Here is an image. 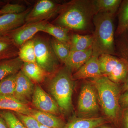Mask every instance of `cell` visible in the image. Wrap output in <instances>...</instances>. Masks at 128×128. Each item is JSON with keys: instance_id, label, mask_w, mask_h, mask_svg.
I'll list each match as a JSON object with an SVG mask.
<instances>
[{"instance_id": "2", "label": "cell", "mask_w": 128, "mask_h": 128, "mask_svg": "<svg viewBox=\"0 0 128 128\" xmlns=\"http://www.w3.org/2000/svg\"><path fill=\"white\" fill-rule=\"evenodd\" d=\"M114 16L112 13L102 12H98L94 16L92 56L99 57L103 54L116 55L113 22Z\"/></svg>"}, {"instance_id": "4", "label": "cell", "mask_w": 128, "mask_h": 128, "mask_svg": "<svg viewBox=\"0 0 128 128\" xmlns=\"http://www.w3.org/2000/svg\"><path fill=\"white\" fill-rule=\"evenodd\" d=\"M49 83L50 91L60 109L65 112L72 108L73 80L66 67L57 70Z\"/></svg>"}, {"instance_id": "20", "label": "cell", "mask_w": 128, "mask_h": 128, "mask_svg": "<svg viewBox=\"0 0 128 128\" xmlns=\"http://www.w3.org/2000/svg\"><path fill=\"white\" fill-rule=\"evenodd\" d=\"M19 48L8 35L0 36V61L18 56Z\"/></svg>"}, {"instance_id": "26", "label": "cell", "mask_w": 128, "mask_h": 128, "mask_svg": "<svg viewBox=\"0 0 128 128\" xmlns=\"http://www.w3.org/2000/svg\"><path fill=\"white\" fill-rule=\"evenodd\" d=\"M51 46L59 61L64 63L70 52V45L53 38L50 40Z\"/></svg>"}, {"instance_id": "16", "label": "cell", "mask_w": 128, "mask_h": 128, "mask_svg": "<svg viewBox=\"0 0 128 128\" xmlns=\"http://www.w3.org/2000/svg\"><path fill=\"white\" fill-rule=\"evenodd\" d=\"M30 116L39 124L48 127L63 128L66 124L61 118L56 115L39 110L32 109Z\"/></svg>"}, {"instance_id": "12", "label": "cell", "mask_w": 128, "mask_h": 128, "mask_svg": "<svg viewBox=\"0 0 128 128\" xmlns=\"http://www.w3.org/2000/svg\"><path fill=\"white\" fill-rule=\"evenodd\" d=\"M31 8L19 14H3L0 16V36L7 35L25 23V18Z\"/></svg>"}, {"instance_id": "21", "label": "cell", "mask_w": 128, "mask_h": 128, "mask_svg": "<svg viewBox=\"0 0 128 128\" xmlns=\"http://www.w3.org/2000/svg\"><path fill=\"white\" fill-rule=\"evenodd\" d=\"M21 70L33 82H43L48 74L36 63H24Z\"/></svg>"}, {"instance_id": "18", "label": "cell", "mask_w": 128, "mask_h": 128, "mask_svg": "<svg viewBox=\"0 0 128 128\" xmlns=\"http://www.w3.org/2000/svg\"><path fill=\"white\" fill-rule=\"evenodd\" d=\"M23 64L18 56L0 61V81L18 73L22 69Z\"/></svg>"}, {"instance_id": "22", "label": "cell", "mask_w": 128, "mask_h": 128, "mask_svg": "<svg viewBox=\"0 0 128 128\" xmlns=\"http://www.w3.org/2000/svg\"><path fill=\"white\" fill-rule=\"evenodd\" d=\"M93 34H73L71 36L70 51H81L92 48L93 43Z\"/></svg>"}, {"instance_id": "29", "label": "cell", "mask_w": 128, "mask_h": 128, "mask_svg": "<svg viewBox=\"0 0 128 128\" xmlns=\"http://www.w3.org/2000/svg\"><path fill=\"white\" fill-rule=\"evenodd\" d=\"M0 116L5 120L9 128H26L14 112L0 110Z\"/></svg>"}, {"instance_id": "28", "label": "cell", "mask_w": 128, "mask_h": 128, "mask_svg": "<svg viewBox=\"0 0 128 128\" xmlns=\"http://www.w3.org/2000/svg\"><path fill=\"white\" fill-rule=\"evenodd\" d=\"M16 74L9 76L0 81V96H14Z\"/></svg>"}, {"instance_id": "15", "label": "cell", "mask_w": 128, "mask_h": 128, "mask_svg": "<svg viewBox=\"0 0 128 128\" xmlns=\"http://www.w3.org/2000/svg\"><path fill=\"white\" fill-rule=\"evenodd\" d=\"M32 108L18 100L14 96H0V110H8L30 116Z\"/></svg>"}, {"instance_id": "24", "label": "cell", "mask_w": 128, "mask_h": 128, "mask_svg": "<svg viewBox=\"0 0 128 128\" xmlns=\"http://www.w3.org/2000/svg\"><path fill=\"white\" fill-rule=\"evenodd\" d=\"M18 57L24 63H36L32 39L27 41L19 48Z\"/></svg>"}, {"instance_id": "10", "label": "cell", "mask_w": 128, "mask_h": 128, "mask_svg": "<svg viewBox=\"0 0 128 128\" xmlns=\"http://www.w3.org/2000/svg\"><path fill=\"white\" fill-rule=\"evenodd\" d=\"M32 104L38 110L54 115L59 114L60 108L53 99L38 85H35L32 99Z\"/></svg>"}, {"instance_id": "34", "label": "cell", "mask_w": 128, "mask_h": 128, "mask_svg": "<svg viewBox=\"0 0 128 128\" xmlns=\"http://www.w3.org/2000/svg\"><path fill=\"white\" fill-rule=\"evenodd\" d=\"M0 128H9L6 121L0 116Z\"/></svg>"}, {"instance_id": "38", "label": "cell", "mask_w": 128, "mask_h": 128, "mask_svg": "<svg viewBox=\"0 0 128 128\" xmlns=\"http://www.w3.org/2000/svg\"><path fill=\"white\" fill-rule=\"evenodd\" d=\"M3 4V2L2 1L0 0V6L2 5Z\"/></svg>"}, {"instance_id": "36", "label": "cell", "mask_w": 128, "mask_h": 128, "mask_svg": "<svg viewBox=\"0 0 128 128\" xmlns=\"http://www.w3.org/2000/svg\"><path fill=\"white\" fill-rule=\"evenodd\" d=\"M40 128H51V127H48V126H44V125L41 124H39Z\"/></svg>"}, {"instance_id": "37", "label": "cell", "mask_w": 128, "mask_h": 128, "mask_svg": "<svg viewBox=\"0 0 128 128\" xmlns=\"http://www.w3.org/2000/svg\"><path fill=\"white\" fill-rule=\"evenodd\" d=\"M102 125V126H99L98 128H112L111 127H109V126H105V125Z\"/></svg>"}, {"instance_id": "27", "label": "cell", "mask_w": 128, "mask_h": 128, "mask_svg": "<svg viewBox=\"0 0 128 128\" xmlns=\"http://www.w3.org/2000/svg\"><path fill=\"white\" fill-rule=\"evenodd\" d=\"M117 38L114 41L116 55L128 62V29Z\"/></svg>"}, {"instance_id": "33", "label": "cell", "mask_w": 128, "mask_h": 128, "mask_svg": "<svg viewBox=\"0 0 128 128\" xmlns=\"http://www.w3.org/2000/svg\"><path fill=\"white\" fill-rule=\"evenodd\" d=\"M122 126V128H128V107L127 108L124 114Z\"/></svg>"}, {"instance_id": "7", "label": "cell", "mask_w": 128, "mask_h": 128, "mask_svg": "<svg viewBox=\"0 0 128 128\" xmlns=\"http://www.w3.org/2000/svg\"><path fill=\"white\" fill-rule=\"evenodd\" d=\"M62 6V4L50 0H38L28 13L25 23L48 21L58 14Z\"/></svg>"}, {"instance_id": "5", "label": "cell", "mask_w": 128, "mask_h": 128, "mask_svg": "<svg viewBox=\"0 0 128 128\" xmlns=\"http://www.w3.org/2000/svg\"><path fill=\"white\" fill-rule=\"evenodd\" d=\"M32 39L34 43L36 63L48 74L55 73L59 60L53 50L50 40L38 36Z\"/></svg>"}, {"instance_id": "17", "label": "cell", "mask_w": 128, "mask_h": 128, "mask_svg": "<svg viewBox=\"0 0 128 128\" xmlns=\"http://www.w3.org/2000/svg\"><path fill=\"white\" fill-rule=\"evenodd\" d=\"M107 122L101 117L75 118L66 124L63 128H96Z\"/></svg>"}, {"instance_id": "23", "label": "cell", "mask_w": 128, "mask_h": 128, "mask_svg": "<svg viewBox=\"0 0 128 128\" xmlns=\"http://www.w3.org/2000/svg\"><path fill=\"white\" fill-rule=\"evenodd\" d=\"M118 13V23L114 36L118 37L128 29V0L122 2Z\"/></svg>"}, {"instance_id": "31", "label": "cell", "mask_w": 128, "mask_h": 128, "mask_svg": "<svg viewBox=\"0 0 128 128\" xmlns=\"http://www.w3.org/2000/svg\"><path fill=\"white\" fill-rule=\"evenodd\" d=\"M26 128H40L39 123L31 116L14 112Z\"/></svg>"}, {"instance_id": "35", "label": "cell", "mask_w": 128, "mask_h": 128, "mask_svg": "<svg viewBox=\"0 0 128 128\" xmlns=\"http://www.w3.org/2000/svg\"><path fill=\"white\" fill-rule=\"evenodd\" d=\"M123 86L124 91H128V73Z\"/></svg>"}, {"instance_id": "8", "label": "cell", "mask_w": 128, "mask_h": 128, "mask_svg": "<svg viewBox=\"0 0 128 128\" xmlns=\"http://www.w3.org/2000/svg\"><path fill=\"white\" fill-rule=\"evenodd\" d=\"M96 92L92 82H87L82 86L78 99V108L80 114H94L99 110Z\"/></svg>"}, {"instance_id": "19", "label": "cell", "mask_w": 128, "mask_h": 128, "mask_svg": "<svg viewBox=\"0 0 128 128\" xmlns=\"http://www.w3.org/2000/svg\"><path fill=\"white\" fill-rule=\"evenodd\" d=\"M70 31L66 28L48 22L44 26L42 32L50 34L58 41L70 45L71 36L69 34Z\"/></svg>"}, {"instance_id": "30", "label": "cell", "mask_w": 128, "mask_h": 128, "mask_svg": "<svg viewBox=\"0 0 128 128\" xmlns=\"http://www.w3.org/2000/svg\"><path fill=\"white\" fill-rule=\"evenodd\" d=\"M27 9L23 5L8 3L3 6L0 9V12L2 15L6 14H19L24 12Z\"/></svg>"}, {"instance_id": "32", "label": "cell", "mask_w": 128, "mask_h": 128, "mask_svg": "<svg viewBox=\"0 0 128 128\" xmlns=\"http://www.w3.org/2000/svg\"><path fill=\"white\" fill-rule=\"evenodd\" d=\"M120 102L124 107H128V91L120 96Z\"/></svg>"}, {"instance_id": "3", "label": "cell", "mask_w": 128, "mask_h": 128, "mask_svg": "<svg viewBox=\"0 0 128 128\" xmlns=\"http://www.w3.org/2000/svg\"><path fill=\"white\" fill-rule=\"evenodd\" d=\"M92 79L91 82L97 92L104 113L111 120L116 121L119 110L120 90L118 86L105 76Z\"/></svg>"}, {"instance_id": "9", "label": "cell", "mask_w": 128, "mask_h": 128, "mask_svg": "<svg viewBox=\"0 0 128 128\" xmlns=\"http://www.w3.org/2000/svg\"><path fill=\"white\" fill-rule=\"evenodd\" d=\"M48 21L25 23L7 35L18 48L33 38L37 33L42 32Z\"/></svg>"}, {"instance_id": "6", "label": "cell", "mask_w": 128, "mask_h": 128, "mask_svg": "<svg viewBox=\"0 0 128 128\" xmlns=\"http://www.w3.org/2000/svg\"><path fill=\"white\" fill-rule=\"evenodd\" d=\"M100 69L102 75L115 83L125 80L128 73V62L126 60L108 54L98 57Z\"/></svg>"}, {"instance_id": "13", "label": "cell", "mask_w": 128, "mask_h": 128, "mask_svg": "<svg viewBox=\"0 0 128 128\" xmlns=\"http://www.w3.org/2000/svg\"><path fill=\"white\" fill-rule=\"evenodd\" d=\"M100 69L98 57L92 56L72 75L73 80L94 78L102 76Z\"/></svg>"}, {"instance_id": "39", "label": "cell", "mask_w": 128, "mask_h": 128, "mask_svg": "<svg viewBox=\"0 0 128 128\" xmlns=\"http://www.w3.org/2000/svg\"><path fill=\"white\" fill-rule=\"evenodd\" d=\"M1 14L0 12V16H1Z\"/></svg>"}, {"instance_id": "1", "label": "cell", "mask_w": 128, "mask_h": 128, "mask_svg": "<svg viewBox=\"0 0 128 128\" xmlns=\"http://www.w3.org/2000/svg\"><path fill=\"white\" fill-rule=\"evenodd\" d=\"M96 13L94 0H73L62 4L53 23L70 31L92 32L93 18Z\"/></svg>"}, {"instance_id": "25", "label": "cell", "mask_w": 128, "mask_h": 128, "mask_svg": "<svg viewBox=\"0 0 128 128\" xmlns=\"http://www.w3.org/2000/svg\"><path fill=\"white\" fill-rule=\"evenodd\" d=\"M97 12L115 14L122 1L120 0H94Z\"/></svg>"}, {"instance_id": "14", "label": "cell", "mask_w": 128, "mask_h": 128, "mask_svg": "<svg viewBox=\"0 0 128 128\" xmlns=\"http://www.w3.org/2000/svg\"><path fill=\"white\" fill-rule=\"evenodd\" d=\"M92 48L81 51H70L65 61L66 67L71 72H76L92 56Z\"/></svg>"}, {"instance_id": "11", "label": "cell", "mask_w": 128, "mask_h": 128, "mask_svg": "<svg viewBox=\"0 0 128 128\" xmlns=\"http://www.w3.org/2000/svg\"><path fill=\"white\" fill-rule=\"evenodd\" d=\"M34 82L20 70L16 75L14 97L22 102L28 104L32 100L34 92Z\"/></svg>"}]
</instances>
